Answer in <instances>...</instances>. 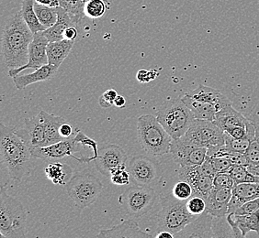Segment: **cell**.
Here are the masks:
<instances>
[{"instance_id":"cell-37","label":"cell","mask_w":259,"mask_h":238,"mask_svg":"<svg viewBox=\"0 0 259 238\" xmlns=\"http://www.w3.org/2000/svg\"><path fill=\"white\" fill-rule=\"evenodd\" d=\"M193 189L189 183L185 181H180L175 184L172 190V195L180 201H188L193 196Z\"/></svg>"},{"instance_id":"cell-42","label":"cell","mask_w":259,"mask_h":238,"mask_svg":"<svg viewBox=\"0 0 259 238\" xmlns=\"http://www.w3.org/2000/svg\"><path fill=\"white\" fill-rule=\"evenodd\" d=\"M119 94L114 89L107 90L100 97L99 103L102 108H110L114 105V101Z\"/></svg>"},{"instance_id":"cell-33","label":"cell","mask_w":259,"mask_h":238,"mask_svg":"<svg viewBox=\"0 0 259 238\" xmlns=\"http://www.w3.org/2000/svg\"><path fill=\"white\" fill-rule=\"evenodd\" d=\"M229 173L234 178L235 184H259V177L251 173L246 166L234 165L230 169Z\"/></svg>"},{"instance_id":"cell-30","label":"cell","mask_w":259,"mask_h":238,"mask_svg":"<svg viewBox=\"0 0 259 238\" xmlns=\"http://www.w3.org/2000/svg\"><path fill=\"white\" fill-rule=\"evenodd\" d=\"M59 2L61 8L67 11L75 24H78L80 20L85 16V0H59Z\"/></svg>"},{"instance_id":"cell-49","label":"cell","mask_w":259,"mask_h":238,"mask_svg":"<svg viewBox=\"0 0 259 238\" xmlns=\"http://www.w3.org/2000/svg\"><path fill=\"white\" fill-rule=\"evenodd\" d=\"M125 104H126V99H125V97L119 94V95L116 97V99H115L114 106L118 107V108H122V107H124Z\"/></svg>"},{"instance_id":"cell-24","label":"cell","mask_w":259,"mask_h":238,"mask_svg":"<svg viewBox=\"0 0 259 238\" xmlns=\"http://www.w3.org/2000/svg\"><path fill=\"white\" fill-rule=\"evenodd\" d=\"M74 44L75 40H63L49 42L47 46V57L49 65H54L59 69L63 62L68 57Z\"/></svg>"},{"instance_id":"cell-12","label":"cell","mask_w":259,"mask_h":238,"mask_svg":"<svg viewBox=\"0 0 259 238\" xmlns=\"http://www.w3.org/2000/svg\"><path fill=\"white\" fill-rule=\"evenodd\" d=\"M128 157L119 145H105L99 150V157L95 160V166L100 173L110 177V171L121 166H127Z\"/></svg>"},{"instance_id":"cell-14","label":"cell","mask_w":259,"mask_h":238,"mask_svg":"<svg viewBox=\"0 0 259 238\" xmlns=\"http://www.w3.org/2000/svg\"><path fill=\"white\" fill-rule=\"evenodd\" d=\"M15 131L30 149L47 146L45 120L40 112L31 118H25L24 128Z\"/></svg>"},{"instance_id":"cell-41","label":"cell","mask_w":259,"mask_h":238,"mask_svg":"<svg viewBox=\"0 0 259 238\" xmlns=\"http://www.w3.org/2000/svg\"><path fill=\"white\" fill-rule=\"evenodd\" d=\"M209 158L217 173L229 172L230 169H232V167L234 166V164L230 159L224 157H209Z\"/></svg>"},{"instance_id":"cell-15","label":"cell","mask_w":259,"mask_h":238,"mask_svg":"<svg viewBox=\"0 0 259 238\" xmlns=\"http://www.w3.org/2000/svg\"><path fill=\"white\" fill-rule=\"evenodd\" d=\"M177 174L180 181H185L192 186L193 195L206 199L213 189V178L200 174L198 166L180 167L177 169Z\"/></svg>"},{"instance_id":"cell-39","label":"cell","mask_w":259,"mask_h":238,"mask_svg":"<svg viewBox=\"0 0 259 238\" xmlns=\"http://www.w3.org/2000/svg\"><path fill=\"white\" fill-rule=\"evenodd\" d=\"M110 181L115 185H127L131 181V174L127 169V166H121L112 169L110 174Z\"/></svg>"},{"instance_id":"cell-35","label":"cell","mask_w":259,"mask_h":238,"mask_svg":"<svg viewBox=\"0 0 259 238\" xmlns=\"http://www.w3.org/2000/svg\"><path fill=\"white\" fill-rule=\"evenodd\" d=\"M252 142H254V140L250 138L236 139H233L229 135L225 134V149L229 152L245 154Z\"/></svg>"},{"instance_id":"cell-4","label":"cell","mask_w":259,"mask_h":238,"mask_svg":"<svg viewBox=\"0 0 259 238\" xmlns=\"http://www.w3.org/2000/svg\"><path fill=\"white\" fill-rule=\"evenodd\" d=\"M0 235L1 238H27L25 208L3 186L0 193Z\"/></svg>"},{"instance_id":"cell-8","label":"cell","mask_w":259,"mask_h":238,"mask_svg":"<svg viewBox=\"0 0 259 238\" xmlns=\"http://www.w3.org/2000/svg\"><path fill=\"white\" fill-rule=\"evenodd\" d=\"M65 188L70 199L83 210L95 203L103 190V184L94 174L83 170L74 173Z\"/></svg>"},{"instance_id":"cell-20","label":"cell","mask_w":259,"mask_h":238,"mask_svg":"<svg viewBox=\"0 0 259 238\" xmlns=\"http://www.w3.org/2000/svg\"><path fill=\"white\" fill-rule=\"evenodd\" d=\"M213 122L224 131L225 129L232 127H242L248 129L250 126L253 124L251 119L245 117L237 110L234 109L232 104L220 110L215 115Z\"/></svg>"},{"instance_id":"cell-47","label":"cell","mask_w":259,"mask_h":238,"mask_svg":"<svg viewBox=\"0 0 259 238\" xmlns=\"http://www.w3.org/2000/svg\"><path fill=\"white\" fill-rule=\"evenodd\" d=\"M77 34H78V32L76 30V27L72 26V27H69L65 30L64 39L68 40H75L76 37H77Z\"/></svg>"},{"instance_id":"cell-11","label":"cell","mask_w":259,"mask_h":238,"mask_svg":"<svg viewBox=\"0 0 259 238\" xmlns=\"http://www.w3.org/2000/svg\"><path fill=\"white\" fill-rule=\"evenodd\" d=\"M208 149L184 143L181 139H173L169 153L180 167H195L204 162Z\"/></svg>"},{"instance_id":"cell-43","label":"cell","mask_w":259,"mask_h":238,"mask_svg":"<svg viewBox=\"0 0 259 238\" xmlns=\"http://www.w3.org/2000/svg\"><path fill=\"white\" fill-rule=\"evenodd\" d=\"M259 210V198L254 199L250 201L248 203H245L242 205L239 209H237L234 213L231 214H238V215H244V214H249L257 212Z\"/></svg>"},{"instance_id":"cell-18","label":"cell","mask_w":259,"mask_h":238,"mask_svg":"<svg viewBox=\"0 0 259 238\" xmlns=\"http://www.w3.org/2000/svg\"><path fill=\"white\" fill-rule=\"evenodd\" d=\"M212 219L209 213L205 212L197 216L193 222L175 234L176 238H212Z\"/></svg>"},{"instance_id":"cell-22","label":"cell","mask_w":259,"mask_h":238,"mask_svg":"<svg viewBox=\"0 0 259 238\" xmlns=\"http://www.w3.org/2000/svg\"><path fill=\"white\" fill-rule=\"evenodd\" d=\"M58 68L54 65H47L42 66L40 69L36 70L34 73L29 75H19L13 77V82L16 85L17 89H25L27 86L36 84L39 82H45L52 79L55 76Z\"/></svg>"},{"instance_id":"cell-51","label":"cell","mask_w":259,"mask_h":238,"mask_svg":"<svg viewBox=\"0 0 259 238\" xmlns=\"http://www.w3.org/2000/svg\"><path fill=\"white\" fill-rule=\"evenodd\" d=\"M231 225H232V227L234 229V234H235V238H246L244 236V234L242 233V232L240 231V229L233 223H229Z\"/></svg>"},{"instance_id":"cell-28","label":"cell","mask_w":259,"mask_h":238,"mask_svg":"<svg viewBox=\"0 0 259 238\" xmlns=\"http://www.w3.org/2000/svg\"><path fill=\"white\" fill-rule=\"evenodd\" d=\"M227 220L229 223H234L244 236L251 231L259 234V210L255 213L244 215L228 214Z\"/></svg>"},{"instance_id":"cell-46","label":"cell","mask_w":259,"mask_h":238,"mask_svg":"<svg viewBox=\"0 0 259 238\" xmlns=\"http://www.w3.org/2000/svg\"><path fill=\"white\" fill-rule=\"evenodd\" d=\"M77 131H78V129H74L73 126L66 121L61 125L60 129H59L61 138L64 140L71 139L72 137H74L77 133Z\"/></svg>"},{"instance_id":"cell-38","label":"cell","mask_w":259,"mask_h":238,"mask_svg":"<svg viewBox=\"0 0 259 238\" xmlns=\"http://www.w3.org/2000/svg\"><path fill=\"white\" fill-rule=\"evenodd\" d=\"M206 201L204 198L193 195L187 201V209L192 215L199 216L206 212Z\"/></svg>"},{"instance_id":"cell-26","label":"cell","mask_w":259,"mask_h":238,"mask_svg":"<svg viewBox=\"0 0 259 238\" xmlns=\"http://www.w3.org/2000/svg\"><path fill=\"white\" fill-rule=\"evenodd\" d=\"M45 173L55 185H66L74 175V170L67 164L55 161L45 167Z\"/></svg>"},{"instance_id":"cell-3","label":"cell","mask_w":259,"mask_h":238,"mask_svg":"<svg viewBox=\"0 0 259 238\" xmlns=\"http://www.w3.org/2000/svg\"><path fill=\"white\" fill-rule=\"evenodd\" d=\"M137 134L142 149L151 157L169 153L171 138L158 119L152 114H143L137 121Z\"/></svg>"},{"instance_id":"cell-10","label":"cell","mask_w":259,"mask_h":238,"mask_svg":"<svg viewBox=\"0 0 259 238\" xmlns=\"http://www.w3.org/2000/svg\"><path fill=\"white\" fill-rule=\"evenodd\" d=\"M127 169L135 184L147 187H154L159 184L163 175L162 165L155 157L151 156L137 155L133 157L128 161Z\"/></svg>"},{"instance_id":"cell-32","label":"cell","mask_w":259,"mask_h":238,"mask_svg":"<svg viewBox=\"0 0 259 238\" xmlns=\"http://www.w3.org/2000/svg\"><path fill=\"white\" fill-rule=\"evenodd\" d=\"M212 238H235L234 229L228 222L227 216L213 217Z\"/></svg>"},{"instance_id":"cell-19","label":"cell","mask_w":259,"mask_h":238,"mask_svg":"<svg viewBox=\"0 0 259 238\" xmlns=\"http://www.w3.org/2000/svg\"><path fill=\"white\" fill-rule=\"evenodd\" d=\"M259 198V184H235L233 189V196L230 201L228 214L234 213L245 203Z\"/></svg>"},{"instance_id":"cell-13","label":"cell","mask_w":259,"mask_h":238,"mask_svg":"<svg viewBox=\"0 0 259 238\" xmlns=\"http://www.w3.org/2000/svg\"><path fill=\"white\" fill-rule=\"evenodd\" d=\"M49 40L46 39L42 32L36 33L33 36V40L31 41L29 49V61L25 65L20 68L10 69L9 72L10 77H15L20 75L22 71L27 69L38 70L45 65H49L48 57H47V46Z\"/></svg>"},{"instance_id":"cell-27","label":"cell","mask_w":259,"mask_h":238,"mask_svg":"<svg viewBox=\"0 0 259 238\" xmlns=\"http://www.w3.org/2000/svg\"><path fill=\"white\" fill-rule=\"evenodd\" d=\"M40 113L42 114L44 120H45L47 146L63 141L64 139L61 138L59 129H60L61 125L65 122V119L55 114H49L45 112V110H41Z\"/></svg>"},{"instance_id":"cell-1","label":"cell","mask_w":259,"mask_h":238,"mask_svg":"<svg viewBox=\"0 0 259 238\" xmlns=\"http://www.w3.org/2000/svg\"><path fill=\"white\" fill-rule=\"evenodd\" d=\"M33 36L20 11L7 21L2 35V56L10 69L20 68L28 63Z\"/></svg>"},{"instance_id":"cell-52","label":"cell","mask_w":259,"mask_h":238,"mask_svg":"<svg viewBox=\"0 0 259 238\" xmlns=\"http://www.w3.org/2000/svg\"><path fill=\"white\" fill-rule=\"evenodd\" d=\"M85 3H87V2H88V1H89V0H85Z\"/></svg>"},{"instance_id":"cell-34","label":"cell","mask_w":259,"mask_h":238,"mask_svg":"<svg viewBox=\"0 0 259 238\" xmlns=\"http://www.w3.org/2000/svg\"><path fill=\"white\" fill-rule=\"evenodd\" d=\"M110 7L108 0H89L85 4V16L92 20H97L103 17Z\"/></svg>"},{"instance_id":"cell-17","label":"cell","mask_w":259,"mask_h":238,"mask_svg":"<svg viewBox=\"0 0 259 238\" xmlns=\"http://www.w3.org/2000/svg\"><path fill=\"white\" fill-rule=\"evenodd\" d=\"M233 196V190L215 188L206 197V212L213 217L227 216L229 203Z\"/></svg>"},{"instance_id":"cell-9","label":"cell","mask_w":259,"mask_h":238,"mask_svg":"<svg viewBox=\"0 0 259 238\" xmlns=\"http://www.w3.org/2000/svg\"><path fill=\"white\" fill-rule=\"evenodd\" d=\"M181 140L187 144L212 149L225 144V132L213 121L195 119Z\"/></svg>"},{"instance_id":"cell-50","label":"cell","mask_w":259,"mask_h":238,"mask_svg":"<svg viewBox=\"0 0 259 238\" xmlns=\"http://www.w3.org/2000/svg\"><path fill=\"white\" fill-rule=\"evenodd\" d=\"M155 238H176L175 234L169 231H159L156 233Z\"/></svg>"},{"instance_id":"cell-40","label":"cell","mask_w":259,"mask_h":238,"mask_svg":"<svg viewBox=\"0 0 259 238\" xmlns=\"http://www.w3.org/2000/svg\"><path fill=\"white\" fill-rule=\"evenodd\" d=\"M235 186L234 178L229 172L217 173L213 178V187L215 188H225L233 190Z\"/></svg>"},{"instance_id":"cell-6","label":"cell","mask_w":259,"mask_h":238,"mask_svg":"<svg viewBox=\"0 0 259 238\" xmlns=\"http://www.w3.org/2000/svg\"><path fill=\"white\" fill-rule=\"evenodd\" d=\"M155 116L173 139H181L196 119L181 97L163 104Z\"/></svg>"},{"instance_id":"cell-2","label":"cell","mask_w":259,"mask_h":238,"mask_svg":"<svg viewBox=\"0 0 259 238\" xmlns=\"http://www.w3.org/2000/svg\"><path fill=\"white\" fill-rule=\"evenodd\" d=\"M31 158L30 148L15 129L0 125V159L10 178L16 182L24 178L30 171Z\"/></svg>"},{"instance_id":"cell-29","label":"cell","mask_w":259,"mask_h":238,"mask_svg":"<svg viewBox=\"0 0 259 238\" xmlns=\"http://www.w3.org/2000/svg\"><path fill=\"white\" fill-rule=\"evenodd\" d=\"M35 0H22L21 3V15L26 24L30 28L33 34L44 32L47 30L40 22L34 10Z\"/></svg>"},{"instance_id":"cell-36","label":"cell","mask_w":259,"mask_h":238,"mask_svg":"<svg viewBox=\"0 0 259 238\" xmlns=\"http://www.w3.org/2000/svg\"><path fill=\"white\" fill-rule=\"evenodd\" d=\"M247 159V169L250 172L259 177V143L254 140L250 145L249 149L245 152Z\"/></svg>"},{"instance_id":"cell-23","label":"cell","mask_w":259,"mask_h":238,"mask_svg":"<svg viewBox=\"0 0 259 238\" xmlns=\"http://www.w3.org/2000/svg\"><path fill=\"white\" fill-rule=\"evenodd\" d=\"M56 10L58 14L57 22L53 27H51L42 32L46 37V39L49 40V42L65 40L64 34H65V30L69 27L76 25L65 9L59 7L56 9Z\"/></svg>"},{"instance_id":"cell-25","label":"cell","mask_w":259,"mask_h":238,"mask_svg":"<svg viewBox=\"0 0 259 238\" xmlns=\"http://www.w3.org/2000/svg\"><path fill=\"white\" fill-rule=\"evenodd\" d=\"M181 99L191 110L196 119L214 121L215 115L220 111L219 108L214 104L193 99L188 94L182 96Z\"/></svg>"},{"instance_id":"cell-44","label":"cell","mask_w":259,"mask_h":238,"mask_svg":"<svg viewBox=\"0 0 259 238\" xmlns=\"http://www.w3.org/2000/svg\"><path fill=\"white\" fill-rule=\"evenodd\" d=\"M158 75L159 74L156 70H140L136 75V78L141 84H147L156 79Z\"/></svg>"},{"instance_id":"cell-45","label":"cell","mask_w":259,"mask_h":238,"mask_svg":"<svg viewBox=\"0 0 259 238\" xmlns=\"http://www.w3.org/2000/svg\"><path fill=\"white\" fill-rule=\"evenodd\" d=\"M198 168H199L200 174L207 176V177H210V178H213L216 176V174H217L208 156L206 157L204 162L201 164V165L198 166Z\"/></svg>"},{"instance_id":"cell-7","label":"cell","mask_w":259,"mask_h":238,"mask_svg":"<svg viewBox=\"0 0 259 238\" xmlns=\"http://www.w3.org/2000/svg\"><path fill=\"white\" fill-rule=\"evenodd\" d=\"M159 200V194L153 187L136 184L120 194L118 203L130 219L137 220L149 213Z\"/></svg>"},{"instance_id":"cell-31","label":"cell","mask_w":259,"mask_h":238,"mask_svg":"<svg viewBox=\"0 0 259 238\" xmlns=\"http://www.w3.org/2000/svg\"><path fill=\"white\" fill-rule=\"evenodd\" d=\"M34 10L40 23L45 26L46 29L53 27L57 22L58 14H57L56 9L50 8L47 6L40 5L35 2Z\"/></svg>"},{"instance_id":"cell-5","label":"cell","mask_w":259,"mask_h":238,"mask_svg":"<svg viewBox=\"0 0 259 238\" xmlns=\"http://www.w3.org/2000/svg\"><path fill=\"white\" fill-rule=\"evenodd\" d=\"M159 205L155 215L157 232L169 231L176 234L197 218L188 211L187 201H180L172 194L160 198Z\"/></svg>"},{"instance_id":"cell-48","label":"cell","mask_w":259,"mask_h":238,"mask_svg":"<svg viewBox=\"0 0 259 238\" xmlns=\"http://www.w3.org/2000/svg\"><path fill=\"white\" fill-rule=\"evenodd\" d=\"M35 2L40 5L47 6L54 9H57L60 7L59 0H35Z\"/></svg>"},{"instance_id":"cell-21","label":"cell","mask_w":259,"mask_h":238,"mask_svg":"<svg viewBox=\"0 0 259 238\" xmlns=\"http://www.w3.org/2000/svg\"><path fill=\"white\" fill-rule=\"evenodd\" d=\"M188 94L193 99L214 104L219 110L232 104L231 101L220 91L207 85H199L196 89L188 93Z\"/></svg>"},{"instance_id":"cell-16","label":"cell","mask_w":259,"mask_h":238,"mask_svg":"<svg viewBox=\"0 0 259 238\" xmlns=\"http://www.w3.org/2000/svg\"><path fill=\"white\" fill-rule=\"evenodd\" d=\"M96 238H155L140 228L136 220L128 219L109 229L100 230Z\"/></svg>"}]
</instances>
